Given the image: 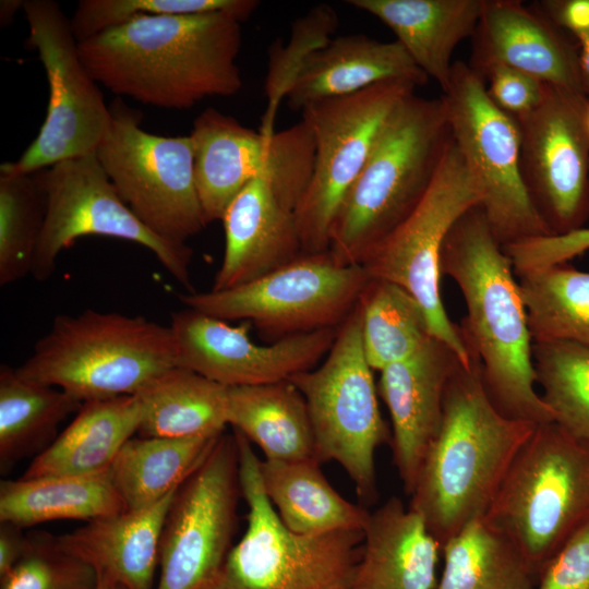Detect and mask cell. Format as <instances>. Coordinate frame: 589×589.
Wrapping results in <instances>:
<instances>
[{
	"instance_id": "6da1fadb",
	"label": "cell",
	"mask_w": 589,
	"mask_h": 589,
	"mask_svg": "<svg viewBox=\"0 0 589 589\" xmlns=\"http://www.w3.org/2000/svg\"><path fill=\"white\" fill-rule=\"evenodd\" d=\"M241 21L225 12L137 15L79 43L92 77L118 96L190 109L242 87Z\"/></svg>"
},
{
	"instance_id": "7a4b0ae2",
	"label": "cell",
	"mask_w": 589,
	"mask_h": 589,
	"mask_svg": "<svg viewBox=\"0 0 589 589\" xmlns=\"http://www.w3.org/2000/svg\"><path fill=\"white\" fill-rule=\"evenodd\" d=\"M467 313L458 326L482 372L485 390L506 417L536 425L554 422L536 390L532 336L513 263L494 236L480 205L465 213L449 231L441 259Z\"/></svg>"
},
{
	"instance_id": "3957f363",
	"label": "cell",
	"mask_w": 589,
	"mask_h": 589,
	"mask_svg": "<svg viewBox=\"0 0 589 589\" xmlns=\"http://www.w3.org/2000/svg\"><path fill=\"white\" fill-rule=\"evenodd\" d=\"M536 424L504 416L490 399L474 359L452 375L440 430L420 468L409 509L441 546L484 516Z\"/></svg>"
},
{
	"instance_id": "277c9868",
	"label": "cell",
	"mask_w": 589,
	"mask_h": 589,
	"mask_svg": "<svg viewBox=\"0 0 589 589\" xmlns=\"http://www.w3.org/2000/svg\"><path fill=\"white\" fill-rule=\"evenodd\" d=\"M452 134L445 103L416 93L380 131L330 231L328 252L340 265H361L418 206Z\"/></svg>"
},
{
	"instance_id": "5b68a950",
	"label": "cell",
	"mask_w": 589,
	"mask_h": 589,
	"mask_svg": "<svg viewBox=\"0 0 589 589\" xmlns=\"http://www.w3.org/2000/svg\"><path fill=\"white\" fill-rule=\"evenodd\" d=\"M175 366L169 325L142 315L85 310L57 315L16 371L84 402L134 396Z\"/></svg>"
},
{
	"instance_id": "8992f818",
	"label": "cell",
	"mask_w": 589,
	"mask_h": 589,
	"mask_svg": "<svg viewBox=\"0 0 589 589\" xmlns=\"http://www.w3.org/2000/svg\"><path fill=\"white\" fill-rule=\"evenodd\" d=\"M484 517L538 577L589 521V444L556 423L536 426Z\"/></svg>"
},
{
	"instance_id": "52a82bcc",
	"label": "cell",
	"mask_w": 589,
	"mask_h": 589,
	"mask_svg": "<svg viewBox=\"0 0 589 589\" xmlns=\"http://www.w3.org/2000/svg\"><path fill=\"white\" fill-rule=\"evenodd\" d=\"M233 433L241 495L248 506L247 529L205 589H349L364 531L291 532L263 489L260 459L250 442Z\"/></svg>"
},
{
	"instance_id": "ba28073f",
	"label": "cell",
	"mask_w": 589,
	"mask_h": 589,
	"mask_svg": "<svg viewBox=\"0 0 589 589\" xmlns=\"http://www.w3.org/2000/svg\"><path fill=\"white\" fill-rule=\"evenodd\" d=\"M288 381L305 399L315 458L321 464L338 462L359 498L375 502V450L392 437L380 412L373 369L364 357L357 306L338 327L322 364Z\"/></svg>"
},
{
	"instance_id": "9c48e42d",
	"label": "cell",
	"mask_w": 589,
	"mask_h": 589,
	"mask_svg": "<svg viewBox=\"0 0 589 589\" xmlns=\"http://www.w3.org/2000/svg\"><path fill=\"white\" fill-rule=\"evenodd\" d=\"M362 265L338 264L330 253L301 254L242 286L178 296L188 308L223 320H242L276 341L338 328L370 280Z\"/></svg>"
},
{
	"instance_id": "30bf717a",
	"label": "cell",
	"mask_w": 589,
	"mask_h": 589,
	"mask_svg": "<svg viewBox=\"0 0 589 589\" xmlns=\"http://www.w3.org/2000/svg\"><path fill=\"white\" fill-rule=\"evenodd\" d=\"M96 156L116 191L156 236L176 244L207 225L199 200L190 135L163 136L141 128L142 113L117 98Z\"/></svg>"
},
{
	"instance_id": "8fae6325",
	"label": "cell",
	"mask_w": 589,
	"mask_h": 589,
	"mask_svg": "<svg viewBox=\"0 0 589 589\" xmlns=\"http://www.w3.org/2000/svg\"><path fill=\"white\" fill-rule=\"evenodd\" d=\"M442 98L453 142L481 187L480 207L498 242L550 236L522 179L518 122L492 101L482 75L469 63L454 62Z\"/></svg>"
},
{
	"instance_id": "7c38bea8",
	"label": "cell",
	"mask_w": 589,
	"mask_h": 589,
	"mask_svg": "<svg viewBox=\"0 0 589 589\" xmlns=\"http://www.w3.org/2000/svg\"><path fill=\"white\" fill-rule=\"evenodd\" d=\"M481 202V187L452 139L421 202L361 264L371 278L392 281L411 293L423 308L433 337L465 366L473 359L441 297V259L454 225Z\"/></svg>"
},
{
	"instance_id": "4fadbf2b",
	"label": "cell",
	"mask_w": 589,
	"mask_h": 589,
	"mask_svg": "<svg viewBox=\"0 0 589 589\" xmlns=\"http://www.w3.org/2000/svg\"><path fill=\"white\" fill-rule=\"evenodd\" d=\"M417 87L409 80L385 81L303 108L314 140L312 176L294 211L303 254L328 251L335 218L380 131Z\"/></svg>"
},
{
	"instance_id": "5bb4252c",
	"label": "cell",
	"mask_w": 589,
	"mask_h": 589,
	"mask_svg": "<svg viewBox=\"0 0 589 589\" xmlns=\"http://www.w3.org/2000/svg\"><path fill=\"white\" fill-rule=\"evenodd\" d=\"M27 43L46 72L47 113L35 140L0 172L31 175L61 160L96 152L110 122L97 82L83 64L71 19L52 0H24Z\"/></svg>"
},
{
	"instance_id": "9a60e30c",
	"label": "cell",
	"mask_w": 589,
	"mask_h": 589,
	"mask_svg": "<svg viewBox=\"0 0 589 589\" xmlns=\"http://www.w3.org/2000/svg\"><path fill=\"white\" fill-rule=\"evenodd\" d=\"M46 201V216L32 276L47 280L59 254L77 238L105 236L137 243L152 252L187 292L192 249L152 232L116 191L96 152L61 160L34 172Z\"/></svg>"
},
{
	"instance_id": "2e32d148",
	"label": "cell",
	"mask_w": 589,
	"mask_h": 589,
	"mask_svg": "<svg viewBox=\"0 0 589 589\" xmlns=\"http://www.w3.org/2000/svg\"><path fill=\"white\" fill-rule=\"evenodd\" d=\"M240 496L237 438L223 433L170 503L156 589H205L214 580L232 548Z\"/></svg>"
},
{
	"instance_id": "e0dca14e",
	"label": "cell",
	"mask_w": 589,
	"mask_h": 589,
	"mask_svg": "<svg viewBox=\"0 0 589 589\" xmlns=\"http://www.w3.org/2000/svg\"><path fill=\"white\" fill-rule=\"evenodd\" d=\"M189 135L194 181L206 225L221 221L232 201L260 176L293 191L304 190L312 176L314 140L303 119L265 135L208 107L196 117Z\"/></svg>"
},
{
	"instance_id": "ac0fdd59",
	"label": "cell",
	"mask_w": 589,
	"mask_h": 589,
	"mask_svg": "<svg viewBox=\"0 0 589 589\" xmlns=\"http://www.w3.org/2000/svg\"><path fill=\"white\" fill-rule=\"evenodd\" d=\"M587 103L582 93L548 84L539 106L516 119L522 179L550 236L580 229L589 217Z\"/></svg>"
},
{
	"instance_id": "d6986e66",
	"label": "cell",
	"mask_w": 589,
	"mask_h": 589,
	"mask_svg": "<svg viewBox=\"0 0 589 589\" xmlns=\"http://www.w3.org/2000/svg\"><path fill=\"white\" fill-rule=\"evenodd\" d=\"M177 365L226 387L288 381L317 366L330 350L338 328L286 337L260 345L247 325L184 309L173 312L169 325Z\"/></svg>"
},
{
	"instance_id": "ffe728a7",
	"label": "cell",
	"mask_w": 589,
	"mask_h": 589,
	"mask_svg": "<svg viewBox=\"0 0 589 589\" xmlns=\"http://www.w3.org/2000/svg\"><path fill=\"white\" fill-rule=\"evenodd\" d=\"M459 363L448 346L432 337L410 357L380 371L377 393L390 414L393 461L409 496L440 430L446 389Z\"/></svg>"
},
{
	"instance_id": "44dd1931",
	"label": "cell",
	"mask_w": 589,
	"mask_h": 589,
	"mask_svg": "<svg viewBox=\"0 0 589 589\" xmlns=\"http://www.w3.org/2000/svg\"><path fill=\"white\" fill-rule=\"evenodd\" d=\"M472 37L469 64L476 71L501 64L582 93L577 48L539 9L517 0H485Z\"/></svg>"
},
{
	"instance_id": "7402d4cb",
	"label": "cell",
	"mask_w": 589,
	"mask_h": 589,
	"mask_svg": "<svg viewBox=\"0 0 589 589\" xmlns=\"http://www.w3.org/2000/svg\"><path fill=\"white\" fill-rule=\"evenodd\" d=\"M221 223L225 251L213 291L253 281L303 254L294 211L265 176L239 193Z\"/></svg>"
},
{
	"instance_id": "603a6c76",
	"label": "cell",
	"mask_w": 589,
	"mask_h": 589,
	"mask_svg": "<svg viewBox=\"0 0 589 589\" xmlns=\"http://www.w3.org/2000/svg\"><path fill=\"white\" fill-rule=\"evenodd\" d=\"M392 80L423 86L428 76L397 41H380L363 34L334 37L310 56L286 99L293 111L330 98L358 93Z\"/></svg>"
},
{
	"instance_id": "cb8c5ba5",
	"label": "cell",
	"mask_w": 589,
	"mask_h": 589,
	"mask_svg": "<svg viewBox=\"0 0 589 589\" xmlns=\"http://www.w3.org/2000/svg\"><path fill=\"white\" fill-rule=\"evenodd\" d=\"M176 492L148 507L87 521L57 537V541L91 565L97 576L128 589H153L159 567L160 534Z\"/></svg>"
},
{
	"instance_id": "d4e9b609",
	"label": "cell",
	"mask_w": 589,
	"mask_h": 589,
	"mask_svg": "<svg viewBox=\"0 0 589 589\" xmlns=\"http://www.w3.org/2000/svg\"><path fill=\"white\" fill-rule=\"evenodd\" d=\"M440 549L423 518L390 497L370 514L349 589H435Z\"/></svg>"
},
{
	"instance_id": "484cf974",
	"label": "cell",
	"mask_w": 589,
	"mask_h": 589,
	"mask_svg": "<svg viewBox=\"0 0 589 589\" xmlns=\"http://www.w3.org/2000/svg\"><path fill=\"white\" fill-rule=\"evenodd\" d=\"M485 0H349L383 24L442 93L449 85L453 53L474 35Z\"/></svg>"
},
{
	"instance_id": "4316f807",
	"label": "cell",
	"mask_w": 589,
	"mask_h": 589,
	"mask_svg": "<svg viewBox=\"0 0 589 589\" xmlns=\"http://www.w3.org/2000/svg\"><path fill=\"white\" fill-rule=\"evenodd\" d=\"M137 397L84 401L56 440L32 459L23 478L106 473L121 447L137 434Z\"/></svg>"
},
{
	"instance_id": "83f0119b",
	"label": "cell",
	"mask_w": 589,
	"mask_h": 589,
	"mask_svg": "<svg viewBox=\"0 0 589 589\" xmlns=\"http://www.w3.org/2000/svg\"><path fill=\"white\" fill-rule=\"evenodd\" d=\"M260 471L268 500L291 532L364 531L371 513L344 498L327 481L317 459L260 460Z\"/></svg>"
},
{
	"instance_id": "f1b7e54d",
	"label": "cell",
	"mask_w": 589,
	"mask_h": 589,
	"mask_svg": "<svg viewBox=\"0 0 589 589\" xmlns=\"http://www.w3.org/2000/svg\"><path fill=\"white\" fill-rule=\"evenodd\" d=\"M227 420L257 445L267 460L315 458L308 406L290 381L228 387Z\"/></svg>"
},
{
	"instance_id": "f546056e",
	"label": "cell",
	"mask_w": 589,
	"mask_h": 589,
	"mask_svg": "<svg viewBox=\"0 0 589 589\" xmlns=\"http://www.w3.org/2000/svg\"><path fill=\"white\" fill-rule=\"evenodd\" d=\"M135 396L142 409L140 436H218L228 425V387L181 366L160 374Z\"/></svg>"
},
{
	"instance_id": "4dcf8cb0",
	"label": "cell",
	"mask_w": 589,
	"mask_h": 589,
	"mask_svg": "<svg viewBox=\"0 0 589 589\" xmlns=\"http://www.w3.org/2000/svg\"><path fill=\"white\" fill-rule=\"evenodd\" d=\"M218 436H133L107 473L125 510L148 507L176 492L211 453Z\"/></svg>"
},
{
	"instance_id": "1f68e13d",
	"label": "cell",
	"mask_w": 589,
	"mask_h": 589,
	"mask_svg": "<svg viewBox=\"0 0 589 589\" xmlns=\"http://www.w3.org/2000/svg\"><path fill=\"white\" fill-rule=\"evenodd\" d=\"M124 510L107 472L0 482V522L22 529L59 519L87 522Z\"/></svg>"
},
{
	"instance_id": "d6a6232c",
	"label": "cell",
	"mask_w": 589,
	"mask_h": 589,
	"mask_svg": "<svg viewBox=\"0 0 589 589\" xmlns=\"http://www.w3.org/2000/svg\"><path fill=\"white\" fill-rule=\"evenodd\" d=\"M83 402L55 386L22 377L0 366V470L43 453L59 435V426Z\"/></svg>"
},
{
	"instance_id": "836d02e7",
	"label": "cell",
	"mask_w": 589,
	"mask_h": 589,
	"mask_svg": "<svg viewBox=\"0 0 589 589\" xmlns=\"http://www.w3.org/2000/svg\"><path fill=\"white\" fill-rule=\"evenodd\" d=\"M442 549L445 564L435 589H536L538 585L519 550L484 516L467 522Z\"/></svg>"
},
{
	"instance_id": "e575fe53",
	"label": "cell",
	"mask_w": 589,
	"mask_h": 589,
	"mask_svg": "<svg viewBox=\"0 0 589 589\" xmlns=\"http://www.w3.org/2000/svg\"><path fill=\"white\" fill-rule=\"evenodd\" d=\"M357 310L364 357L373 371L410 357L433 337L421 304L392 281L370 278Z\"/></svg>"
},
{
	"instance_id": "d590c367",
	"label": "cell",
	"mask_w": 589,
	"mask_h": 589,
	"mask_svg": "<svg viewBox=\"0 0 589 589\" xmlns=\"http://www.w3.org/2000/svg\"><path fill=\"white\" fill-rule=\"evenodd\" d=\"M516 275L533 342L589 348V272L566 263Z\"/></svg>"
},
{
	"instance_id": "8d00e7d4",
	"label": "cell",
	"mask_w": 589,
	"mask_h": 589,
	"mask_svg": "<svg viewBox=\"0 0 589 589\" xmlns=\"http://www.w3.org/2000/svg\"><path fill=\"white\" fill-rule=\"evenodd\" d=\"M532 360L554 423L589 444V348L567 341L533 342Z\"/></svg>"
},
{
	"instance_id": "74e56055",
	"label": "cell",
	"mask_w": 589,
	"mask_h": 589,
	"mask_svg": "<svg viewBox=\"0 0 589 589\" xmlns=\"http://www.w3.org/2000/svg\"><path fill=\"white\" fill-rule=\"evenodd\" d=\"M45 216V196L34 173L0 172L1 286L32 275Z\"/></svg>"
},
{
	"instance_id": "f35d334b",
	"label": "cell",
	"mask_w": 589,
	"mask_h": 589,
	"mask_svg": "<svg viewBox=\"0 0 589 589\" xmlns=\"http://www.w3.org/2000/svg\"><path fill=\"white\" fill-rule=\"evenodd\" d=\"M339 24L337 12L321 3L297 19L286 44L275 40L268 50L265 80L266 110L259 131L272 135L279 105L311 55L328 44Z\"/></svg>"
},
{
	"instance_id": "ab89813d",
	"label": "cell",
	"mask_w": 589,
	"mask_h": 589,
	"mask_svg": "<svg viewBox=\"0 0 589 589\" xmlns=\"http://www.w3.org/2000/svg\"><path fill=\"white\" fill-rule=\"evenodd\" d=\"M259 5L256 0H81L71 26L80 43L137 15L225 12L243 22Z\"/></svg>"
},
{
	"instance_id": "60d3db41",
	"label": "cell",
	"mask_w": 589,
	"mask_h": 589,
	"mask_svg": "<svg viewBox=\"0 0 589 589\" xmlns=\"http://www.w3.org/2000/svg\"><path fill=\"white\" fill-rule=\"evenodd\" d=\"M27 537L24 555L0 578V589H96L95 569L63 550L57 537L46 532Z\"/></svg>"
},
{
	"instance_id": "b9f144b4",
	"label": "cell",
	"mask_w": 589,
	"mask_h": 589,
	"mask_svg": "<svg viewBox=\"0 0 589 589\" xmlns=\"http://www.w3.org/2000/svg\"><path fill=\"white\" fill-rule=\"evenodd\" d=\"M515 273L566 264L589 251V227L564 235L541 236L504 247Z\"/></svg>"
},
{
	"instance_id": "7bdbcfd3",
	"label": "cell",
	"mask_w": 589,
	"mask_h": 589,
	"mask_svg": "<svg viewBox=\"0 0 589 589\" xmlns=\"http://www.w3.org/2000/svg\"><path fill=\"white\" fill-rule=\"evenodd\" d=\"M488 95L504 112L519 119L541 103L546 85L540 80L501 64H490L480 71Z\"/></svg>"
},
{
	"instance_id": "ee69618b",
	"label": "cell",
	"mask_w": 589,
	"mask_h": 589,
	"mask_svg": "<svg viewBox=\"0 0 589 589\" xmlns=\"http://www.w3.org/2000/svg\"><path fill=\"white\" fill-rule=\"evenodd\" d=\"M537 589H589V521L545 565Z\"/></svg>"
},
{
	"instance_id": "f6af8a7d",
	"label": "cell",
	"mask_w": 589,
	"mask_h": 589,
	"mask_svg": "<svg viewBox=\"0 0 589 589\" xmlns=\"http://www.w3.org/2000/svg\"><path fill=\"white\" fill-rule=\"evenodd\" d=\"M539 10L576 39L589 33V0H546Z\"/></svg>"
},
{
	"instance_id": "bcb514c9",
	"label": "cell",
	"mask_w": 589,
	"mask_h": 589,
	"mask_svg": "<svg viewBox=\"0 0 589 589\" xmlns=\"http://www.w3.org/2000/svg\"><path fill=\"white\" fill-rule=\"evenodd\" d=\"M28 537L22 528L0 522V578L4 577L24 555Z\"/></svg>"
},
{
	"instance_id": "7dc6e473",
	"label": "cell",
	"mask_w": 589,
	"mask_h": 589,
	"mask_svg": "<svg viewBox=\"0 0 589 589\" xmlns=\"http://www.w3.org/2000/svg\"><path fill=\"white\" fill-rule=\"evenodd\" d=\"M578 47V68L581 83V89L587 99H589V33L577 39Z\"/></svg>"
},
{
	"instance_id": "c3c4849f",
	"label": "cell",
	"mask_w": 589,
	"mask_h": 589,
	"mask_svg": "<svg viewBox=\"0 0 589 589\" xmlns=\"http://www.w3.org/2000/svg\"><path fill=\"white\" fill-rule=\"evenodd\" d=\"M24 0H1L0 2V23L7 26L12 23L15 14L23 9Z\"/></svg>"
},
{
	"instance_id": "681fc988",
	"label": "cell",
	"mask_w": 589,
	"mask_h": 589,
	"mask_svg": "<svg viewBox=\"0 0 589 589\" xmlns=\"http://www.w3.org/2000/svg\"><path fill=\"white\" fill-rule=\"evenodd\" d=\"M98 580H97V587L96 589H128L127 587H124L123 585L112 580V579H109L107 577H104V576H97Z\"/></svg>"
},
{
	"instance_id": "f907efd6",
	"label": "cell",
	"mask_w": 589,
	"mask_h": 589,
	"mask_svg": "<svg viewBox=\"0 0 589 589\" xmlns=\"http://www.w3.org/2000/svg\"><path fill=\"white\" fill-rule=\"evenodd\" d=\"M585 124H586V130H587L588 137H589V99H588V103H587V108H586V113H585Z\"/></svg>"
}]
</instances>
